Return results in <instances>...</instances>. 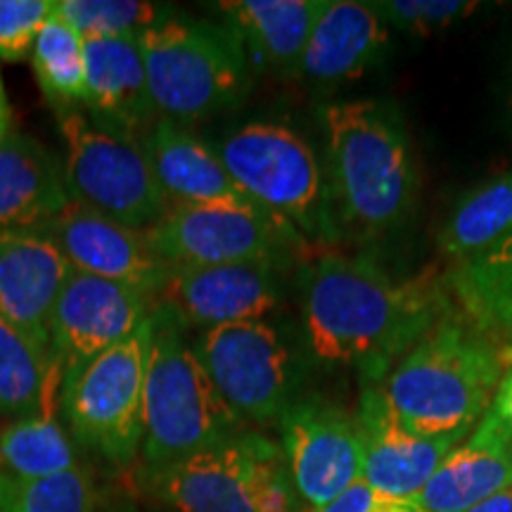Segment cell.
<instances>
[{
  "instance_id": "1",
  "label": "cell",
  "mask_w": 512,
  "mask_h": 512,
  "mask_svg": "<svg viewBox=\"0 0 512 512\" xmlns=\"http://www.w3.org/2000/svg\"><path fill=\"white\" fill-rule=\"evenodd\" d=\"M299 292L311 354L373 382L451 313L437 275L396 280L363 256H318L299 273Z\"/></svg>"
},
{
  "instance_id": "2",
  "label": "cell",
  "mask_w": 512,
  "mask_h": 512,
  "mask_svg": "<svg viewBox=\"0 0 512 512\" xmlns=\"http://www.w3.org/2000/svg\"><path fill=\"white\" fill-rule=\"evenodd\" d=\"M508 373V347L501 339L448 313L375 389L406 430L463 441L489 413Z\"/></svg>"
},
{
  "instance_id": "3",
  "label": "cell",
  "mask_w": 512,
  "mask_h": 512,
  "mask_svg": "<svg viewBox=\"0 0 512 512\" xmlns=\"http://www.w3.org/2000/svg\"><path fill=\"white\" fill-rule=\"evenodd\" d=\"M328 138L332 238L382 235L406 221L418 176L399 112L380 100L332 102L320 112Z\"/></svg>"
},
{
  "instance_id": "4",
  "label": "cell",
  "mask_w": 512,
  "mask_h": 512,
  "mask_svg": "<svg viewBox=\"0 0 512 512\" xmlns=\"http://www.w3.org/2000/svg\"><path fill=\"white\" fill-rule=\"evenodd\" d=\"M150 328L143 453L157 470L233 437L242 420L221 399L188 342V328L169 306L155 302Z\"/></svg>"
},
{
  "instance_id": "5",
  "label": "cell",
  "mask_w": 512,
  "mask_h": 512,
  "mask_svg": "<svg viewBox=\"0 0 512 512\" xmlns=\"http://www.w3.org/2000/svg\"><path fill=\"white\" fill-rule=\"evenodd\" d=\"M147 86L162 119L188 124L238 107L252 60L228 24L169 12L140 36Z\"/></svg>"
},
{
  "instance_id": "6",
  "label": "cell",
  "mask_w": 512,
  "mask_h": 512,
  "mask_svg": "<svg viewBox=\"0 0 512 512\" xmlns=\"http://www.w3.org/2000/svg\"><path fill=\"white\" fill-rule=\"evenodd\" d=\"M150 486L174 512H294L299 503L283 448L256 432L157 467Z\"/></svg>"
},
{
  "instance_id": "7",
  "label": "cell",
  "mask_w": 512,
  "mask_h": 512,
  "mask_svg": "<svg viewBox=\"0 0 512 512\" xmlns=\"http://www.w3.org/2000/svg\"><path fill=\"white\" fill-rule=\"evenodd\" d=\"M55 112L67 145L64 181L72 202L138 230L162 221L169 200L159 188L140 138L128 136L79 107Z\"/></svg>"
},
{
  "instance_id": "8",
  "label": "cell",
  "mask_w": 512,
  "mask_h": 512,
  "mask_svg": "<svg viewBox=\"0 0 512 512\" xmlns=\"http://www.w3.org/2000/svg\"><path fill=\"white\" fill-rule=\"evenodd\" d=\"M240 190L297 233L332 238L328 185L316 152L290 126L254 121L214 147Z\"/></svg>"
},
{
  "instance_id": "9",
  "label": "cell",
  "mask_w": 512,
  "mask_h": 512,
  "mask_svg": "<svg viewBox=\"0 0 512 512\" xmlns=\"http://www.w3.org/2000/svg\"><path fill=\"white\" fill-rule=\"evenodd\" d=\"M150 339L147 318L131 337L93 358L60 389V411L69 430L110 463H133L143 448Z\"/></svg>"
},
{
  "instance_id": "10",
  "label": "cell",
  "mask_w": 512,
  "mask_h": 512,
  "mask_svg": "<svg viewBox=\"0 0 512 512\" xmlns=\"http://www.w3.org/2000/svg\"><path fill=\"white\" fill-rule=\"evenodd\" d=\"M192 349L242 422H275L297 401L294 354L280 330L266 320L202 330Z\"/></svg>"
},
{
  "instance_id": "11",
  "label": "cell",
  "mask_w": 512,
  "mask_h": 512,
  "mask_svg": "<svg viewBox=\"0 0 512 512\" xmlns=\"http://www.w3.org/2000/svg\"><path fill=\"white\" fill-rule=\"evenodd\" d=\"M147 235L157 254L174 268L278 266L287 245L299 238L290 223L271 214L226 204L169 207L162 221L147 228Z\"/></svg>"
},
{
  "instance_id": "12",
  "label": "cell",
  "mask_w": 512,
  "mask_h": 512,
  "mask_svg": "<svg viewBox=\"0 0 512 512\" xmlns=\"http://www.w3.org/2000/svg\"><path fill=\"white\" fill-rule=\"evenodd\" d=\"M278 422L294 494L309 512L323 510L363 482V446L356 418L335 403L297 399Z\"/></svg>"
},
{
  "instance_id": "13",
  "label": "cell",
  "mask_w": 512,
  "mask_h": 512,
  "mask_svg": "<svg viewBox=\"0 0 512 512\" xmlns=\"http://www.w3.org/2000/svg\"><path fill=\"white\" fill-rule=\"evenodd\" d=\"M155 299L133 287L74 271L50 318V356L72 382L93 358L131 337L150 318Z\"/></svg>"
},
{
  "instance_id": "14",
  "label": "cell",
  "mask_w": 512,
  "mask_h": 512,
  "mask_svg": "<svg viewBox=\"0 0 512 512\" xmlns=\"http://www.w3.org/2000/svg\"><path fill=\"white\" fill-rule=\"evenodd\" d=\"M38 233L60 249L74 271L128 285L150 294L155 302L174 271L152 247L147 230L124 226L76 202Z\"/></svg>"
},
{
  "instance_id": "15",
  "label": "cell",
  "mask_w": 512,
  "mask_h": 512,
  "mask_svg": "<svg viewBox=\"0 0 512 512\" xmlns=\"http://www.w3.org/2000/svg\"><path fill=\"white\" fill-rule=\"evenodd\" d=\"M278 283L271 264H228L174 268L157 294L185 328L211 330L219 325L264 320L278 306Z\"/></svg>"
},
{
  "instance_id": "16",
  "label": "cell",
  "mask_w": 512,
  "mask_h": 512,
  "mask_svg": "<svg viewBox=\"0 0 512 512\" xmlns=\"http://www.w3.org/2000/svg\"><path fill=\"white\" fill-rule=\"evenodd\" d=\"M356 425L363 446V482L387 498H413L430 482L458 439L418 437L396 420L375 384L363 389Z\"/></svg>"
},
{
  "instance_id": "17",
  "label": "cell",
  "mask_w": 512,
  "mask_h": 512,
  "mask_svg": "<svg viewBox=\"0 0 512 512\" xmlns=\"http://www.w3.org/2000/svg\"><path fill=\"white\" fill-rule=\"evenodd\" d=\"M72 273L38 230L0 235V316L50 351V318Z\"/></svg>"
},
{
  "instance_id": "18",
  "label": "cell",
  "mask_w": 512,
  "mask_h": 512,
  "mask_svg": "<svg viewBox=\"0 0 512 512\" xmlns=\"http://www.w3.org/2000/svg\"><path fill=\"white\" fill-rule=\"evenodd\" d=\"M140 143L145 147L169 207L226 204V207L264 211L240 190L214 147L190 133L183 124L159 117L155 126L140 138Z\"/></svg>"
},
{
  "instance_id": "19",
  "label": "cell",
  "mask_w": 512,
  "mask_h": 512,
  "mask_svg": "<svg viewBox=\"0 0 512 512\" xmlns=\"http://www.w3.org/2000/svg\"><path fill=\"white\" fill-rule=\"evenodd\" d=\"M86 46V107L133 138H143L159 114L147 86L140 36L83 38Z\"/></svg>"
},
{
  "instance_id": "20",
  "label": "cell",
  "mask_w": 512,
  "mask_h": 512,
  "mask_svg": "<svg viewBox=\"0 0 512 512\" xmlns=\"http://www.w3.org/2000/svg\"><path fill=\"white\" fill-rule=\"evenodd\" d=\"M512 486V446L486 413L475 432L453 446L411 501L425 512H467Z\"/></svg>"
},
{
  "instance_id": "21",
  "label": "cell",
  "mask_w": 512,
  "mask_h": 512,
  "mask_svg": "<svg viewBox=\"0 0 512 512\" xmlns=\"http://www.w3.org/2000/svg\"><path fill=\"white\" fill-rule=\"evenodd\" d=\"M69 204L60 159L41 140L12 131L0 145V235L43 228Z\"/></svg>"
},
{
  "instance_id": "22",
  "label": "cell",
  "mask_w": 512,
  "mask_h": 512,
  "mask_svg": "<svg viewBox=\"0 0 512 512\" xmlns=\"http://www.w3.org/2000/svg\"><path fill=\"white\" fill-rule=\"evenodd\" d=\"M389 46V27L370 3L328 0L304 50L299 76L318 86L361 79L382 60Z\"/></svg>"
},
{
  "instance_id": "23",
  "label": "cell",
  "mask_w": 512,
  "mask_h": 512,
  "mask_svg": "<svg viewBox=\"0 0 512 512\" xmlns=\"http://www.w3.org/2000/svg\"><path fill=\"white\" fill-rule=\"evenodd\" d=\"M216 8L240 36L252 64L280 76H297L328 0H226Z\"/></svg>"
},
{
  "instance_id": "24",
  "label": "cell",
  "mask_w": 512,
  "mask_h": 512,
  "mask_svg": "<svg viewBox=\"0 0 512 512\" xmlns=\"http://www.w3.org/2000/svg\"><path fill=\"white\" fill-rule=\"evenodd\" d=\"M53 356L34 339L0 316V413L29 418H53L60 399L62 377L55 373Z\"/></svg>"
},
{
  "instance_id": "25",
  "label": "cell",
  "mask_w": 512,
  "mask_h": 512,
  "mask_svg": "<svg viewBox=\"0 0 512 512\" xmlns=\"http://www.w3.org/2000/svg\"><path fill=\"white\" fill-rule=\"evenodd\" d=\"M512 230V171L491 178L463 197L441 230V252L458 264L494 247Z\"/></svg>"
},
{
  "instance_id": "26",
  "label": "cell",
  "mask_w": 512,
  "mask_h": 512,
  "mask_svg": "<svg viewBox=\"0 0 512 512\" xmlns=\"http://www.w3.org/2000/svg\"><path fill=\"white\" fill-rule=\"evenodd\" d=\"M31 67L38 86L55 110L86 105V46L72 24L55 15L43 24L31 48Z\"/></svg>"
},
{
  "instance_id": "27",
  "label": "cell",
  "mask_w": 512,
  "mask_h": 512,
  "mask_svg": "<svg viewBox=\"0 0 512 512\" xmlns=\"http://www.w3.org/2000/svg\"><path fill=\"white\" fill-rule=\"evenodd\" d=\"M0 460L15 479H43L76 467V451L55 418L29 415L0 434Z\"/></svg>"
},
{
  "instance_id": "28",
  "label": "cell",
  "mask_w": 512,
  "mask_h": 512,
  "mask_svg": "<svg viewBox=\"0 0 512 512\" xmlns=\"http://www.w3.org/2000/svg\"><path fill=\"white\" fill-rule=\"evenodd\" d=\"M5 512H98V494L88 470L72 467L43 479L0 475Z\"/></svg>"
},
{
  "instance_id": "29",
  "label": "cell",
  "mask_w": 512,
  "mask_h": 512,
  "mask_svg": "<svg viewBox=\"0 0 512 512\" xmlns=\"http://www.w3.org/2000/svg\"><path fill=\"white\" fill-rule=\"evenodd\" d=\"M169 12L174 10L140 0H57V15L83 38L143 36Z\"/></svg>"
},
{
  "instance_id": "30",
  "label": "cell",
  "mask_w": 512,
  "mask_h": 512,
  "mask_svg": "<svg viewBox=\"0 0 512 512\" xmlns=\"http://www.w3.org/2000/svg\"><path fill=\"white\" fill-rule=\"evenodd\" d=\"M451 287L458 294L465 311L489 302L491 297L512 287V230L494 247L475 259L463 261L451 273Z\"/></svg>"
},
{
  "instance_id": "31",
  "label": "cell",
  "mask_w": 512,
  "mask_h": 512,
  "mask_svg": "<svg viewBox=\"0 0 512 512\" xmlns=\"http://www.w3.org/2000/svg\"><path fill=\"white\" fill-rule=\"evenodd\" d=\"M370 8L389 29L425 36L475 15L479 3H472V0H373Z\"/></svg>"
},
{
  "instance_id": "32",
  "label": "cell",
  "mask_w": 512,
  "mask_h": 512,
  "mask_svg": "<svg viewBox=\"0 0 512 512\" xmlns=\"http://www.w3.org/2000/svg\"><path fill=\"white\" fill-rule=\"evenodd\" d=\"M55 10L57 0H0V60L29 57L36 36Z\"/></svg>"
},
{
  "instance_id": "33",
  "label": "cell",
  "mask_w": 512,
  "mask_h": 512,
  "mask_svg": "<svg viewBox=\"0 0 512 512\" xmlns=\"http://www.w3.org/2000/svg\"><path fill=\"white\" fill-rule=\"evenodd\" d=\"M318 512H425L411 498H387L375 494L366 482H358Z\"/></svg>"
},
{
  "instance_id": "34",
  "label": "cell",
  "mask_w": 512,
  "mask_h": 512,
  "mask_svg": "<svg viewBox=\"0 0 512 512\" xmlns=\"http://www.w3.org/2000/svg\"><path fill=\"white\" fill-rule=\"evenodd\" d=\"M472 323H477L479 328L491 332L496 339H501L503 344L512 347V287L496 297H491L489 302L475 306L472 311H467Z\"/></svg>"
},
{
  "instance_id": "35",
  "label": "cell",
  "mask_w": 512,
  "mask_h": 512,
  "mask_svg": "<svg viewBox=\"0 0 512 512\" xmlns=\"http://www.w3.org/2000/svg\"><path fill=\"white\" fill-rule=\"evenodd\" d=\"M489 413L494 415L498 425H501V430L505 432V437H508L510 446H512V370L505 375L501 387H498L496 399H494V403H491Z\"/></svg>"
},
{
  "instance_id": "36",
  "label": "cell",
  "mask_w": 512,
  "mask_h": 512,
  "mask_svg": "<svg viewBox=\"0 0 512 512\" xmlns=\"http://www.w3.org/2000/svg\"><path fill=\"white\" fill-rule=\"evenodd\" d=\"M467 512H512V486L498 491V494L486 498V501L475 505V508H470Z\"/></svg>"
},
{
  "instance_id": "37",
  "label": "cell",
  "mask_w": 512,
  "mask_h": 512,
  "mask_svg": "<svg viewBox=\"0 0 512 512\" xmlns=\"http://www.w3.org/2000/svg\"><path fill=\"white\" fill-rule=\"evenodd\" d=\"M12 133V107L8 100V91H5L3 79H0V145Z\"/></svg>"
},
{
  "instance_id": "38",
  "label": "cell",
  "mask_w": 512,
  "mask_h": 512,
  "mask_svg": "<svg viewBox=\"0 0 512 512\" xmlns=\"http://www.w3.org/2000/svg\"><path fill=\"white\" fill-rule=\"evenodd\" d=\"M505 347H508V358H510V370H512V347H510V344H505Z\"/></svg>"
},
{
  "instance_id": "39",
  "label": "cell",
  "mask_w": 512,
  "mask_h": 512,
  "mask_svg": "<svg viewBox=\"0 0 512 512\" xmlns=\"http://www.w3.org/2000/svg\"><path fill=\"white\" fill-rule=\"evenodd\" d=\"M0 512H5V510H3V498H0Z\"/></svg>"
}]
</instances>
